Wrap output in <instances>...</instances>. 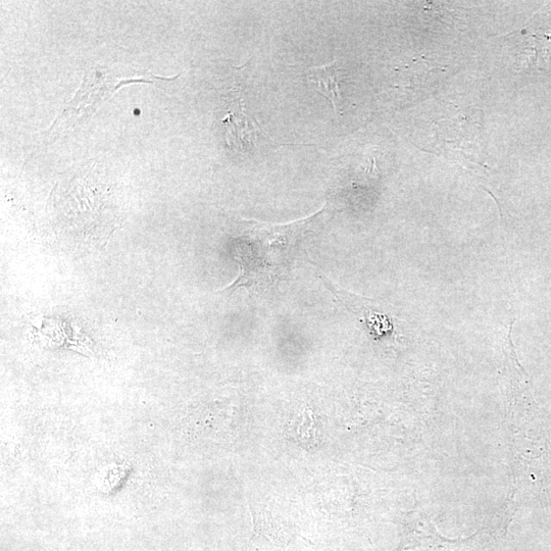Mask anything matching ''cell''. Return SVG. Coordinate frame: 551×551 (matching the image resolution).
<instances>
[{
    "instance_id": "obj_1",
    "label": "cell",
    "mask_w": 551,
    "mask_h": 551,
    "mask_svg": "<svg viewBox=\"0 0 551 551\" xmlns=\"http://www.w3.org/2000/svg\"><path fill=\"white\" fill-rule=\"evenodd\" d=\"M311 222L309 219L278 226L249 222L246 235L235 243L233 250L239 275L227 289L268 288L283 279L310 231Z\"/></svg>"
},
{
    "instance_id": "obj_2",
    "label": "cell",
    "mask_w": 551,
    "mask_h": 551,
    "mask_svg": "<svg viewBox=\"0 0 551 551\" xmlns=\"http://www.w3.org/2000/svg\"><path fill=\"white\" fill-rule=\"evenodd\" d=\"M224 124L226 127V142L233 149H243L245 145H250L261 138H266V134L258 122L250 119L243 113L242 102L239 98L233 99Z\"/></svg>"
},
{
    "instance_id": "obj_3",
    "label": "cell",
    "mask_w": 551,
    "mask_h": 551,
    "mask_svg": "<svg viewBox=\"0 0 551 551\" xmlns=\"http://www.w3.org/2000/svg\"><path fill=\"white\" fill-rule=\"evenodd\" d=\"M524 48L521 52L527 57V64L540 67L551 58V29H546L541 23L533 22L521 31Z\"/></svg>"
},
{
    "instance_id": "obj_4",
    "label": "cell",
    "mask_w": 551,
    "mask_h": 551,
    "mask_svg": "<svg viewBox=\"0 0 551 551\" xmlns=\"http://www.w3.org/2000/svg\"><path fill=\"white\" fill-rule=\"evenodd\" d=\"M308 77L314 88L330 100L334 111L340 115L344 99L340 88L338 63L335 61L326 66L311 68Z\"/></svg>"
}]
</instances>
